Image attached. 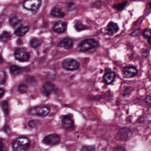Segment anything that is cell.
<instances>
[{"label": "cell", "instance_id": "33", "mask_svg": "<svg viewBox=\"0 0 151 151\" xmlns=\"http://www.w3.org/2000/svg\"><path fill=\"white\" fill-rule=\"evenodd\" d=\"M70 8H71V10H72V9H73L74 8H76V5H75V4H73V3L69 4L68 5V6H67V9H70Z\"/></svg>", "mask_w": 151, "mask_h": 151}, {"label": "cell", "instance_id": "30", "mask_svg": "<svg viewBox=\"0 0 151 151\" xmlns=\"http://www.w3.org/2000/svg\"><path fill=\"white\" fill-rule=\"evenodd\" d=\"M126 2L125 3H122V4H117V5H114V8H116V9H117L118 10H122V9H123L124 7H125V6H126Z\"/></svg>", "mask_w": 151, "mask_h": 151}, {"label": "cell", "instance_id": "23", "mask_svg": "<svg viewBox=\"0 0 151 151\" xmlns=\"http://www.w3.org/2000/svg\"><path fill=\"white\" fill-rule=\"evenodd\" d=\"M10 38H11V34L7 31L3 32L0 35V39L3 42L8 41V40H9Z\"/></svg>", "mask_w": 151, "mask_h": 151}, {"label": "cell", "instance_id": "9", "mask_svg": "<svg viewBox=\"0 0 151 151\" xmlns=\"http://www.w3.org/2000/svg\"><path fill=\"white\" fill-rule=\"evenodd\" d=\"M43 91L46 96H48L51 93H57L58 89L57 87L51 82L47 81L42 86Z\"/></svg>", "mask_w": 151, "mask_h": 151}, {"label": "cell", "instance_id": "15", "mask_svg": "<svg viewBox=\"0 0 151 151\" xmlns=\"http://www.w3.org/2000/svg\"><path fill=\"white\" fill-rule=\"evenodd\" d=\"M62 124L63 127L67 130H72L73 129V121L68 115L63 116L62 119Z\"/></svg>", "mask_w": 151, "mask_h": 151}, {"label": "cell", "instance_id": "28", "mask_svg": "<svg viewBox=\"0 0 151 151\" xmlns=\"http://www.w3.org/2000/svg\"><path fill=\"white\" fill-rule=\"evenodd\" d=\"M28 126L31 128H35L37 125V122L34 120H31L28 122Z\"/></svg>", "mask_w": 151, "mask_h": 151}, {"label": "cell", "instance_id": "20", "mask_svg": "<svg viewBox=\"0 0 151 151\" xmlns=\"http://www.w3.org/2000/svg\"><path fill=\"white\" fill-rule=\"evenodd\" d=\"M74 28L77 31H81L87 29V27L81 23L80 21H77L74 24Z\"/></svg>", "mask_w": 151, "mask_h": 151}, {"label": "cell", "instance_id": "3", "mask_svg": "<svg viewBox=\"0 0 151 151\" xmlns=\"http://www.w3.org/2000/svg\"><path fill=\"white\" fill-rule=\"evenodd\" d=\"M50 109L48 107L46 106H40L31 108L28 111V113L29 114L36 115L40 117H45L50 113Z\"/></svg>", "mask_w": 151, "mask_h": 151}, {"label": "cell", "instance_id": "27", "mask_svg": "<svg viewBox=\"0 0 151 151\" xmlns=\"http://www.w3.org/2000/svg\"><path fill=\"white\" fill-rule=\"evenodd\" d=\"M2 109L4 110V111L5 113V114H8L9 112V106H8V103L7 102V101L4 100L2 101Z\"/></svg>", "mask_w": 151, "mask_h": 151}, {"label": "cell", "instance_id": "11", "mask_svg": "<svg viewBox=\"0 0 151 151\" xmlns=\"http://www.w3.org/2000/svg\"><path fill=\"white\" fill-rule=\"evenodd\" d=\"M119 29L118 25L112 21H110L106 27V32L109 35H113L114 34H116Z\"/></svg>", "mask_w": 151, "mask_h": 151}, {"label": "cell", "instance_id": "16", "mask_svg": "<svg viewBox=\"0 0 151 151\" xmlns=\"http://www.w3.org/2000/svg\"><path fill=\"white\" fill-rule=\"evenodd\" d=\"M115 77L116 74L113 71H106L103 76V81L106 84H110L113 82Z\"/></svg>", "mask_w": 151, "mask_h": 151}, {"label": "cell", "instance_id": "24", "mask_svg": "<svg viewBox=\"0 0 151 151\" xmlns=\"http://www.w3.org/2000/svg\"><path fill=\"white\" fill-rule=\"evenodd\" d=\"M28 90V87L25 84H20L18 87V91L20 93H25Z\"/></svg>", "mask_w": 151, "mask_h": 151}, {"label": "cell", "instance_id": "1", "mask_svg": "<svg viewBox=\"0 0 151 151\" xmlns=\"http://www.w3.org/2000/svg\"><path fill=\"white\" fill-rule=\"evenodd\" d=\"M30 140L26 137H19L13 143V151H27L30 146Z\"/></svg>", "mask_w": 151, "mask_h": 151}, {"label": "cell", "instance_id": "5", "mask_svg": "<svg viewBox=\"0 0 151 151\" xmlns=\"http://www.w3.org/2000/svg\"><path fill=\"white\" fill-rule=\"evenodd\" d=\"M79 63L73 58H66L62 62V67L68 71H74L78 68Z\"/></svg>", "mask_w": 151, "mask_h": 151}, {"label": "cell", "instance_id": "8", "mask_svg": "<svg viewBox=\"0 0 151 151\" xmlns=\"http://www.w3.org/2000/svg\"><path fill=\"white\" fill-rule=\"evenodd\" d=\"M60 140V137L57 134H50L46 136L44 139L43 142L50 146H54L59 143Z\"/></svg>", "mask_w": 151, "mask_h": 151}, {"label": "cell", "instance_id": "12", "mask_svg": "<svg viewBox=\"0 0 151 151\" xmlns=\"http://www.w3.org/2000/svg\"><path fill=\"white\" fill-rule=\"evenodd\" d=\"M67 28V24L64 21H59L53 26V30L57 33H63Z\"/></svg>", "mask_w": 151, "mask_h": 151}, {"label": "cell", "instance_id": "13", "mask_svg": "<svg viewBox=\"0 0 151 151\" xmlns=\"http://www.w3.org/2000/svg\"><path fill=\"white\" fill-rule=\"evenodd\" d=\"M73 46V41L68 38H64L62 39L58 43V47H62L67 50L71 49Z\"/></svg>", "mask_w": 151, "mask_h": 151}, {"label": "cell", "instance_id": "35", "mask_svg": "<svg viewBox=\"0 0 151 151\" xmlns=\"http://www.w3.org/2000/svg\"><path fill=\"white\" fill-rule=\"evenodd\" d=\"M4 62V60L3 58L2 57V55L0 54V64H2Z\"/></svg>", "mask_w": 151, "mask_h": 151}, {"label": "cell", "instance_id": "21", "mask_svg": "<svg viewBox=\"0 0 151 151\" xmlns=\"http://www.w3.org/2000/svg\"><path fill=\"white\" fill-rule=\"evenodd\" d=\"M143 37L146 39L150 44H151V29L146 28L143 32Z\"/></svg>", "mask_w": 151, "mask_h": 151}, {"label": "cell", "instance_id": "17", "mask_svg": "<svg viewBox=\"0 0 151 151\" xmlns=\"http://www.w3.org/2000/svg\"><path fill=\"white\" fill-rule=\"evenodd\" d=\"M29 30V27L28 26H20L18 28L15 29L14 31L15 35L17 36H23Z\"/></svg>", "mask_w": 151, "mask_h": 151}, {"label": "cell", "instance_id": "10", "mask_svg": "<svg viewBox=\"0 0 151 151\" xmlns=\"http://www.w3.org/2000/svg\"><path fill=\"white\" fill-rule=\"evenodd\" d=\"M137 74V70L134 66H127L124 68L123 71V77L126 78H133Z\"/></svg>", "mask_w": 151, "mask_h": 151}, {"label": "cell", "instance_id": "7", "mask_svg": "<svg viewBox=\"0 0 151 151\" xmlns=\"http://www.w3.org/2000/svg\"><path fill=\"white\" fill-rule=\"evenodd\" d=\"M131 130L127 127H123L117 132L116 137L119 140H126L131 136Z\"/></svg>", "mask_w": 151, "mask_h": 151}, {"label": "cell", "instance_id": "6", "mask_svg": "<svg viewBox=\"0 0 151 151\" xmlns=\"http://www.w3.org/2000/svg\"><path fill=\"white\" fill-rule=\"evenodd\" d=\"M14 57L15 59L21 62L28 61L30 58L29 53L24 49L18 48L14 51Z\"/></svg>", "mask_w": 151, "mask_h": 151}, {"label": "cell", "instance_id": "25", "mask_svg": "<svg viewBox=\"0 0 151 151\" xmlns=\"http://www.w3.org/2000/svg\"><path fill=\"white\" fill-rule=\"evenodd\" d=\"M6 80V74L5 71L0 70V84H4Z\"/></svg>", "mask_w": 151, "mask_h": 151}, {"label": "cell", "instance_id": "32", "mask_svg": "<svg viewBox=\"0 0 151 151\" xmlns=\"http://www.w3.org/2000/svg\"><path fill=\"white\" fill-rule=\"evenodd\" d=\"M0 151H6L5 147L2 142H0Z\"/></svg>", "mask_w": 151, "mask_h": 151}, {"label": "cell", "instance_id": "31", "mask_svg": "<svg viewBox=\"0 0 151 151\" xmlns=\"http://www.w3.org/2000/svg\"><path fill=\"white\" fill-rule=\"evenodd\" d=\"M145 101L148 105H151V94L146 96L145 99Z\"/></svg>", "mask_w": 151, "mask_h": 151}, {"label": "cell", "instance_id": "4", "mask_svg": "<svg viewBox=\"0 0 151 151\" xmlns=\"http://www.w3.org/2000/svg\"><path fill=\"white\" fill-rule=\"evenodd\" d=\"M41 4V0H25L23 2V7L32 12H36Z\"/></svg>", "mask_w": 151, "mask_h": 151}, {"label": "cell", "instance_id": "22", "mask_svg": "<svg viewBox=\"0 0 151 151\" xmlns=\"http://www.w3.org/2000/svg\"><path fill=\"white\" fill-rule=\"evenodd\" d=\"M29 44L31 45V46L34 48H36L38 47H39L41 44V41L39 39H38L37 38H32L29 41Z\"/></svg>", "mask_w": 151, "mask_h": 151}, {"label": "cell", "instance_id": "36", "mask_svg": "<svg viewBox=\"0 0 151 151\" xmlns=\"http://www.w3.org/2000/svg\"><path fill=\"white\" fill-rule=\"evenodd\" d=\"M148 6H149L150 8H151V1H150V2H148Z\"/></svg>", "mask_w": 151, "mask_h": 151}, {"label": "cell", "instance_id": "2", "mask_svg": "<svg viewBox=\"0 0 151 151\" xmlns=\"http://www.w3.org/2000/svg\"><path fill=\"white\" fill-rule=\"evenodd\" d=\"M99 46L98 41L94 38H88L82 40L77 45V50L80 51H86L90 49L95 48Z\"/></svg>", "mask_w": 151, "mask_h": 151}, {"label": "cell", "instance_id": "19", "mask_svg": "<svg viewBox=\"0 0 151 151\" xmlns=\"http://www.w3.org/2000/svg\"><path fill=\"white\" fill-rule=\"evenodd\" d=\"M9 70L12 74L18 75V74L21 73V72L23 71V68L14 65H12L10 67Z\"/></svg>", "mask_w": 151, "mask_h": 151}, {"label": "cell", "instance_id": "26", "mask_svg": "<svg viewBox=\"0 0 151 151\" xmlns=\"http://www.w3.org/2000/svg\"><path fill=\"white\" fill-rule=\"evenodd\" d=\"M80 151H96V147L94 146H84Z\"/></svg>", "mask_w": 151, "mask_h": 151}, {"label": "cell", "instance_id": "14", "mask_svg": "<svg viewBox=\"0 0 151 151\" xmlns=\"http://www.w3.org/2000/svg\"><path fill=\"white\" fill-rule=\"evenodd\" d=\"M50 15L55 18H63L65 16V13L63 12L60 6H54L50 11Z\"/></svg>", "mask_w": 151, "mask_h": 151}, {"label": "cell", "instance_id": "18", "mask_svg": "<svg viewBox=\"0 0 151 151\" xmlns=\"http://www.w3.org/2000/svg\"><path fill=\"white\" fill-rule=\"evenodd\" d=\"M9 22L12 27H15L20 24L21 20L15 16H11L9 17Z\"/></svg>", "mask_w": 151, "mask_h": 151}, {"label": "cell", "instance_id": "34", "mask_svg": "<svg viewBox=\"0 0 151 151\" xmlns=\"http://www.w3.org/2000/svg\"><path fill=\"white\" fill-rule=\"evenodd\" d=\"M4 93H5L4 90L3 88H0V98L2 97V96L4 95Z\"/></svg>", "mask_w": 151, "mask_h": 151}, {"label": "cell", "instance_id": "29", "mask_svg": "<svg viewBox=\"0 0 151 151\" xmlns=\"http://www.w3.org/2000/svg\"><path fill=\"white\" fill-rule=\"evenodd\" d=\"M26 81L27 82V83L28 84H33V83H35V80L34 79V77H32V76H29L26 78Z\"/></svg>", "mask_w": 151, "mask_h": 151}]
</instances>
